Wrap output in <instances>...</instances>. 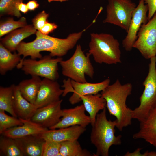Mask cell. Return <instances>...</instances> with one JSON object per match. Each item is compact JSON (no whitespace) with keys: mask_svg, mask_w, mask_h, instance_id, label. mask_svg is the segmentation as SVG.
I'll return each mask as SVG.
<instances>
[{"mask_svg":"<svg viewBox=\"0 0 156 156\" xmlns=\"http://www.w3.org/2000/svg\"><path fill=\"white\" fill-rule=\"evenodd\" d=\"M57 27V25L55 23L47 21L39 31L43 34L48 35L49 33L52 32L56 29Z\"/></svg>","mask_w":156,"mask_h":156,"instance_id":"33","label":"cell"},{"mask_svg":"<svg viewBox=\"0 0 156 156\" xmlns=\"http://www.w3.org/2000/svg\"><path fill=\"white\" fill-rule=\"evenodd\" d=\"M62 60V57L53 58L50 55L44 56L38 60L25 58L16 67L21 69L26 75L56 81L59 76L58 64Z\"/></svg>","mask_w":156,"mask_h":156,"instance_id":"7","label":"cell"},{"mask_svg":"<svg viewBox=\"0 0 156 156\" xmlns=\"http://www.w3.org/2000/svg\"><path fill=\"white\" fill-rule=\"evenodd\" d=\"M150 60L148 73L143 83L144 89L140 98V105L132 111V118L140 122L156 106V56Z\"/></svg>","mask_w":156,"mask_h":156,"instance_id":"6","label":"cell"},{"mask_svg":"<svg viewBox=\"0 0 156 156\" xmlns=\"http://www.w3.org/2000/svg\"><path fill=\"white\" fill-rule=\"evenodd\" d=\"M94 156L87 150L83 149L77 140H67L60 142L59 156Z\"/></svg>","mask_w":156,"mask_h":156,"instance_id":"24","label":"cell"},{"mask_svg":"<svg viewBox=\"0 0 156 156\" xmlns=\"http://www.w3.org/2000/svg\"><path fill=\"white\" fill-rule=\"evenodd\" d=\"M141 149V148H138L133 152H129V155L130 156H156V152L154 151H147L143 154L141 153L140 151Z\"/></svg>","mask_w":156,"mask_h":156,"instance_id":"34","label":"cell"},{"mask_svg":"<svg viewBox=\"0 0 156 156\" xmlns=\"http://www.w3.org/2000/svg\"><path fill=\"white\" fill-rule=\"evenodd\" d=\"M133 137L134 139H143L156 148V106L147 118L140 122L139 130Z\"/></svg>","mask_w":156,"mask_h":156,"instance_id":"16","label":"cell"},{"mask_svg":"<svg viewBox=\"0 0 156 156\" xmlns=\"http://www.w3.org/2000/svg\"><path fill=\"white\" fill-rule=\"evenodd\" d=\"M90 36L88 53L96 63L113 64L121 62L120 43L112 35L92 33Z\"/></svg>","mask_w":156,"mask_h":156,"instance_id":"4","label":"cell"},{"mask_svg":"<svg viewBox=\"0 0 156 156\" xmlns=\"http://www.w3.org/2000/svg\"><path fill=\"white\" fill-rule=\"evenodd\" d=\"M83 104L72 108L62 109V115L60 121L50 129L64 128L76 125L86 127L90 124L89 116L85 114Z\"/></svg>","mask_w":156,"mask_h":156,"instance_id":"13","label":"cell"},{"mask_svg":"<svg viewBox=\"0 0 156 156\" xmlns=\"http://www.w3.org/2000/svg\"><path fill=\"white\" fill-rule=\"evenodd\" d=\"M17 8L18 10L22 13L25 14L29 11L26 4H25L21 2L18 3L17 5Z\"/></svg>","mask_w":156,"mask_h":156,"instance_id":"36","label":"cell"},{"mask_svg":"<svg viewBox=\"0 0 156 156\" xmlns=\"http://www.w3.org/2000/svg\"><path fill=\"white\" fill-rule=\"evenodd\" d=\"M19 118L23 123L22 125L9 129L1 135L16 139L31 135L40 134L48 129L40 126L30 120Z\"/></svg>","mask_w":156,"mask_h":156,"instance_id":"20","label":"cell"},{"mask_svg":"<svg viewBox=\"0 0 156 156\" xmlns=\"http://www.w3.org/2000/svg\"><path fill=\"white\" fill-rule=\"evenodd\" d=\"M132 85L130 83L122 84L117 79L101 92L105 100L109 114L116 118V127L121 131L123 128L131 124L132 110L127 107L126 101L131 94Z\"/></svg>","mask_w":156,"mask_h":156,"instance_id":"2","label":"cell"},{"mask_svg":"<svg viewBox=\"0 0 156 156\" xmlns=\"http://www.w3.org/2000/svg\"><path fill=\"white\" fill-rule=\"evenodd\" d=\"M86 111L89 114L92 126L94 124L97 115L100 110L106 107L105 100L101 94H89L82 96L81 98Z\"/></svg>","mask_w":156,"mask_h":156,"instance_id":"21","label":"cell"},{"mask_svg":"<svg viewBox=\"0 0 156 156\" xmlns=\"http://www.w3.org/2000/svg\"><path fill=\"white\" fill-rule=\"evenodd\" d=\"M60 142L45 140L43 145L42 156H59Z\"/></svg>","mask_w":156,"mask_h":156,"instance_id":"30","label":"cell"},{"mask_svg":"<svg viewBox=\"0 0 156 156\" xmlns=\"http://www.w3.org/2000/svg\"><path fill=\"white\" fill-rule=\"evenodd\" d=\"M85 31L84 29L78 32L70 34L64 39L51 37L37 31L34 40L28 42L22 41L17 47L18 53L23 55L18 65L28 56H30L32 59L41 58L42 57L40 52L42 51L49 52V55L52 57H62L75 47Z\"/></svg>","mask_w":156,"mask_h":156,"instance_id":"1","label":"cell"},{"mask_svg":"<svg viewBox=\"0 0 156 156\" xmlns=\"http://www.w3.org/2000/svg\"><path fill=\"white\" fill-rule=\"evenodd\" d=\"M136 6L131 0H108L103 22L117 26L127 32Z\"/></svg>","mask_w":156,"mask_h":156,"instance_id":"8","label":"cell"},{"mask_svg":"<svg viewBox=\"0 0 156 156\" xmlns=\"http://www.w3.org/2000/svg\"><path fill=\"white\" fill-rule=\"evenodd\" d=\"M110 80L107 78L103 81L95 83H79L71 80L72 95L69 99L72 105H74L81 101V96L89 94H96L101 92L110 84Z\"/></svg>","mask_w":156,"mask_h":156,"instance_id":"14","label":"cell"},{"mask_svg":"<svg viewBox=\"0 0 156 156\" xmlns=\"http://www.w3.org/2000/svg\"><path fill=\"white\" fill-rule=\"evenodd\" d=\"M1 135L0 156H24L16 139Z\"/></svg>","mask_w":156,"mask_h":156,"instance_id":"25","label":"cell"},{"mask_svg":"<svg viewBox=\"0 0 156 156\" xmlns=\"http://www.w3.org/2000/svg\"><path fill=\"white\" fill-rule=\"evenodd\" d=\"M63 92L56 81L44 78L42 80L36 101L34 103L38 108L60 100Z\"/></svg>","mask_w":156,"mask_h":156,"instance_id":"12","label":"cell"},{"mask_svg":"<svg viewBox=\"0 0 156 156\" xmlns=\"http://www.w3.org/2000/svg\"><path fill=\"white\" fill-rule=\"evenodd\" d=\"M40 77L33 75L28 79L24 80L17 85L22 96L29 102L34 104L41 85Z\"/></svg>","mask_w":156,"mask_h":156,"instance_id":"22","label":"cell"},{"mask_svg":"<svg viewBox=\"0 0 156 156\" xmlns=\"http://www.w3.org/2000/svg\"><path fill=\"white\" fill-rule=\"evenodd\" d=\"M14 84L0 87V110L7 112L12 116L17 117L13 108Z\"/></svg>","mask_w":156,"mask_h":156,"instance_id":"26","label":"cell"},{"mask_svg":"<svg viewBox=\"0 0 156 156\" xmlns=\"http://www.w3.org/2000/svg\"><path fill=\"white\" fill-rule=\"evenodd\" d=\"M68 0H48V1L49 2H50L53 1H60V2H62L65 1H66Z\"/></svg>","mask_w":156,"mask_h":156,"instance_id":"37","label":"cell"},{"mask_svg":"<svg viewBox=\"0 0 156 156\" xmlns=\"http://www.w3.org/2000/svg\"><path fill=\"white\" fill-rule=\"evenodd\" d=\"M88 53L85 55L80 45H77L72 56L66 60L61 61L60 64L63 75L75 81L87 82L85 75L92 78L94 69Z\"/></svg>","mask_w":156,"mask_h":156,"instance_id":"5","label":"cell"},{"mask_svg":"<svg viewBox=\"0 0 156 156\" xmlns=\"http://www.w3.org/2000/svg\"><path fill=\"white\" fill-rule=\"evenodd\" d=\"M116 120H108L106 108L97 115L92 126L90 139L91 143L96 149L94 156H108L109 149L112 145H119L121 143L122 136L115 135Z\"/></svg>","mask_w":156,"mask_h":156,"instance_id":"3","label":"cell"},{"mask_svg":"<svg viewBox=\"0 0 156 156\" xmlns=\"http://www.w3.org/2000/svg\"><path fill=\"white\" fill-rule=\"evenodd\" d=\"M24 156H42L45 140L40 134L16 138Z\"/></svg>","mask_w":156,"mask_h":156,"instance_id":"17","label":"cell"},{"mask_svg":"<svg viewBox=\"0 0 156 156\" xmlns=\"http://www.w3.org/2000/svg\"><path fill=\"white\" fill-rule=\"evenodd\" d=\"M49 14L43 10L38 14L32 20L33 25L35 29L39 31L48 21Z\"/></svg>","mask_w":156,"mask_h":156,"instance_id":"31","label":"cell"},{"mask_svg":"<svg viewBox=\"0 0 156 156\" xmlns=\"http://www.w3.org/2000/svg\"><path fill=\"white\" fill-rule=\"evenodd\" d=\"M133 48L146 59L156 56V12L146 23L141 25Z\"/></svg>","mask_w":156,"mask_h":156,"instance_id":"9","label":"cell"},{"mask_svg":"<svg viewBox=\"0 0 156 156\" xmlns=\"http://www.w3.org/2000/svg\"><path fill=\"white\" fill-rule=\"evenodd\" d=\"M26 4L29 10L30 11L35 10L39 5V4L36 0H31L29 1Z\"/></svg>","mask_w":156,"mask_h":156,"instance_id":"35","label":"cell"},{"mask_svg":"<svg viewBox=\"0 0 156 156\" xmlns=\"http://www.w3.org/2000/svg\"><path fill=\"white\" fill-rule=\"evenodd\" d=\"M148 7L144 0H139L134 10L127 34L122 42V46L127 51H131L137 38V34L141 25L146 23L148 19Z\"/></svg>","mask_w":156,"mask_h":156,"instance_id":"10","label":"cell"},{"mask_svg":"<svg viewBox=\"0 0 156 156\" xmlns=\"http://www.w3.org/2000/svg\"><path fill=\"white\" fill-rule=\"evenodd\" d=\"M20 55L16 52L12 53L10 51L0 43V73L5 75L12 70L21 62Z\"/></svg>","mask_w":156,"mask_h":156,"instance_id":"23","label":"cell"},{"mask_svg":"<svg viewBox=\"0 0 156 156\" xmlns=\"http://www.w3.org/2000/svg\"><path fill=\"white\" fill-rule=\"evenodd\" d=\"M86 129V127L76 125L64 128L48 129L40 135L45 140L60 142L78 140Z\"/></svg>","mask_w":156,"mask_h":156,"instance_id":"15","label":"cell"},{"mask_svg":"<svg viewBox=\"0 0 156 156\" xmlns=\"http://www.w3.org/2000/svg\"><path fill=\"white\" fill-rule=\"evenodd\" d=\"M23 0H0V16L10 15L18 18L21 15L17 8V4Z\"/></svg>","mask_w":156,"mask_h":156,"instance_id":"28","label":"cell"},{"mask_svg":"<svg viewBox=\"0 0 156 156\" xmlns=\"http://www.w3.org/2000/svg\"><path fill=\"white\" fill-rule=\"evenodd\" d=\"M148 7V19L150 20L156 12V0H144Z\"/></svg>","mask_w":156,"mask_h":156,"instance_id":"32","label":"cell"},{"mask_svg":"<svg viewBox=\"0 0 156 156\" xmlns=\"http://www.w3.org/2000/svg\"><path fill=\"white\" fill-rule=\"evenodd\" d=\"M5 111L0 110V134H2L5 131L12 127L23 125L19 118L7 115Z\"/></svg>","mask_w":156,"mask_h":156,"instance_id":"29","label":"cell"},{"mask_svg":"<svg viewBox=\"0 0 156 156\" xmlns=\"http://www.w3.org/2000/svg\"><path fill=\"white\" fill-rule=\"evenodd\" d=\"M27 25L26 19L24 17H21L17 21H14L13 18H10L1 22L0 23V37Z\"/></svg>","mask_w":156,"mask_h":156,"instance_id":"27","label":"cell"},{"mask_svg":"<svg viewBox=\"0 0 156 156\" xmlns=\"http://www.w3.org/2000/svg\"><path fill=\"white\" fill-rule=\"evenodd\" d=\"M37 31L33 25H27L9 33L1 39L0 43L10 51H14L23 39L36 34Z\"/></svg>","mask_w":156,"mask_h":156,"instance_id":"18","label":"cell"},{"mask_svg":"<svg viewBox=\"0 0 156 156\" xmlns=\"http://www.w3.org/2000/svg\"><path fill=\"white\" fill-rule=\"evenodd\" d=\"M13 108L18 118L30 120L37 108L35 105L29 102L21 94L17 85H14Z\"/></svg>","mask_w":156,"mask_h":156,"instance_id":"19","label":"cell"},{"mask_svg":"<svg viewBox=\"0 0 156 156\" xmlns=\"http://www.w3.org/2000/svg\"><path fill=\"white\" fill-rule=\"evenodd\" d=\"M62 99L37 109L30 120L48 129L57 124L62 117Z\"/></svg>","mask_w":156,"mask_h":156,"instance_id":"11","label":"cell"}]
</instances>
